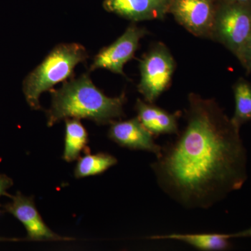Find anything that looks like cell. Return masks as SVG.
Wrapping results in <instances>:
<instances>
[{
  "instance_id": "obj_1",
  "label": "cell",
  "mask_w": 251,
  "mask_h": 251,
  "mask_svg": "<svg viewBox=\"0 0 251 251\" xmlns=\"http://www.w3.org/2000/svg\"><path fill=\"white\" fill-rule=\"evenodd\" d=\"M186 126L151 165L161 189L187 209H208L247 181L240 128L214 99L188 95Z\"/></svg>"
},
{
  "instance_id": "obj_2",
  "label": "cell",
  "mask_w": 251,
  "mask_h": 251,
  "mask_svg": "<svg viewBox=\"0 0 251 251\" xmlns=\"http://www.w3.org/2000/svg\"><path fill=\"white\" fill-rule=\"evenodd\" d=\"M52 103L46 110L48 126L68 118L86 119L98 125H110L125 117V92L109 97L99 90L88 74L65 81L58 90H50Z\"/></svg>"
},
{
  "instance_id": "obj_3",
  "label": "cell",
  "mask_w": 251,
  "mask_h": 251,
  "mask_svg": "<svg viewBox=\"0 0 251 251\" xmlns=\"http://www.w3.org/2000/svg\"><path fill=\"white\" fill-rule=\"evenodd\" d=\"M87 58L88 53L81 44L71 43L56 46L23 80V94L29 107L40 110L41 94L52 90L59 82L72 78L75 67Z\"/></svg>"
},
{
  "instance_id": "obj_4",
  "label": "cell",
  "mask_w": 251,
  "mask_h": 251,
  "mask_svg": "<svg viewBox=\"0 0 251 251\" xmlns=\"http://www.w3.org/2000/svg\"><path fill=\"white\" fill-rule=\"evenodd\" d=\"M251 34V2L218 0L211 40L238 57Z\"/></svg>"
},
{
  "instance_id": "obj_5",
  "label": "cell",
  "mask_w": 251,
  "mask_h": 251,
  "mask_svg": "<svg viewBox=\"0 0 251 251\" xmlns=\"http://www.w3.org/2000/svg\"><path fill=\"white\" fill-rule=\"evenodd\" d=\"M138 90L148 103H153L171 85L176 62L163 43H157L140 60Z\"/></svg>"
},
{
  "instance_id": "obj_6",
  "label": "cell",
  "mask_w": 251,
  "mask_h": 251,
  "mask_svg": "<svg viewBox=\"0 0 251 251\" xmlns=\"http://www.w3.org/2000/svg\"><path fill=\"white\" fill-rule=\"evenodd\" d=\"M148 33L145 28L138 27L135 23H132L115 42L99 51L94 57L90 71L103 69L125 75L124 67L134 57L140 41Z\"/></svg>"
},
{
  "instance_id": "obj_7",
  "label": "cell",
  "mask_w": 251,
  "mask_h": 251,
  "mask_svg": "<svg viewBox=\"0 0 251 251\" xmlns=\"http://www.w3.org/2000/svg\"><path fill=\"white\" fill-rule=\"evenodd\" d=\"M218 0H172L169 13L193 35L211 39Z\"/></svg>"
},
{
  "instance_id": "obj_8",
  "label": "cell",
  "mask_w": 251,
  "mask_h": 251,
  "mask_svg": "<svg viewBox=\"0 0 251 251\" xmlns=\"http://www.w3.org/2000/svg\"><path fill=\"white\" fill-rule=\"evenodd\" d=\"M11 202L4 206V210L22 223L27 231L29 241L69 242L74 238L59 235L48 227L36 209L34 198L18 192L11 196Z\"/></svg>"
},
{
  "instance_id": "obj_9",
  "label": "cell",
  "mask_w": 251,
  "mask_h": 251,
  "mask_svg": "<svg viewBox=\"0 0 251 251\" xmlns=\"http://www.w3.org/2000/svg\"><path fill=\"white\" fill-rule=\"evenodd\" d=\"M108 135L110 140L122 148L149 151L156 157L161 152L162 147L155 143L153 135L137 117L126 121L112 122Z\"/></svg>"
},
{
  "instance_id": "obj_10",
  "label": "cell",
  "mask_w": 251,
  "mask_h": 251,
  "mask_svg": "<svg viewBox=\"0 0 251 251\" xmlns=\"http://www.w3.org/2000/svg\"><path fill=\"white\" fill-rule=\"evenodd\" d=\"M172 0H105L104 9L132 22L163 20Z\"/></svg>"
},
{
  "instance_id": "obj_11",
  "label": "cell",
  "mask_w": 251,
  "mask_h": 251,
  "mask_svg": "<svg viewBox=\"0 0 251 251\" xmlns=\"http://www.w3.org/2000/svg\"><path fill=\"white\" fill-rule=\"evenodd\" d=\"M135 110L138 114L137 117L142 125L153 136L163 134L177 135L179 133L178 121L182 115V112L179 110L171 113L140 99L137 100Z\"/></svg>"
},
{
  "instance_id": "obj_12",
  "label": "cell",
  "mask_w": 251,
  "mask_h": 251,
  "mask_svg": "<svg viewBox=\"0 0 251 251\" xmlns=\"http://www.w3.org/2000/svg\"><path fill=\"white\" fill-rule=\"evenodd\" d=\"M150 239H171L180 241L189 244L198 250L205 251H226L231 247L232 234H171L167 235H156Z\"/></svg>"
},
{
  "instance_id": "obj_13",
  "label": "cell",
  "mask_w": 251,
  "mask_h": 251,
  "mask_svg": "<svg viewBox=\"0 0 251 251\" xmlns=\"http://www.w3.org/2000/svg\"><path fill=\"white\" fill-rule=\"evenodd\" d=\"M88 143V133L78 119L65 120V138L63 159L73 162L78 159Z\"/></svg>"
},
{
  "instance_id": "obj_14",
  "label": "cell",
  "mask_w": 251,
  "mask_h": 251,
  "mask_svg": "<svg viewBox=\"0 0 251 251\" xmlns=\"http://www.w3.org/2000/svg\"><path fill=\"white\" fill-rule=\"evenodd\" d=\"M115 156L108 153H87L80 157L74 170V175L77 179L102 174L117 163Z\"/></svg>"
},
{
  "instance_id": "obj_15",
  "label": "cell",
  "mask_w": 251,
  "mask_h": 251,
  "mask_svg": "<svg viewBox=\"0 0 251 251\" xmlns=\"http://www.w3.org/2000/svg\"><path fill=\"white\" fill-rule=\"evenodd\" d=\"M233 93L235 107L231 120L240 128L251 121V82L240 77L233 85Z\"/></svg>"
},
{
  "instance_id": "obj_16",
  "label": "cell",
  "mask_w": 251,
  "mask_h": 251,
  "mask_svg": "<svg viewBox=\"0 0 251 251\" xmlns=\"http://www.w3.org/2000/svg\"><path fill=\"white\" fill-rule=\"evenodd\" d=\"M247 74L251 73V34L237 57Z\"/></svg>"
},
{
  "instance_id": "obj_17",
  "label": "cell",
  "mask_w": 251,
  "mask_h": 251,
  "mask_svg": "<svg viewBox=\"0 0 251 251\" xmlns=\"http://www.w3.org/2000/svg\"><path fill=\"white\" fill-rule=\"evenodd\" d=\"M14 185L12 179L7 175L0 174V197L7 195L6 191Z\"/></svg>"
},
{
  "instance_id": "obj_18",
  "label": "cell",
  "mask_w": 251,
  "mask_h": 251,
  "mask_svg": "<svg viewBox=\"0 0 251 251\" xmlns=\"http://www.w3.org/2000/svg\"><path fill=\"white\" fill-rule=\"evenodd\" d=\"M232 238H247L251 237V227L245 230L240 231L237 233L232 234Z\"/></svg>"
},
{
  "instance_id": "obj_19",
  "label": "cell",
  "mask_w": 251,
  "mask_h": 251,
  "mask_svg": "<svg viewBox=\"0 0 251 251\" xmlns=\"http://www.w3.org/2000/svg\"><path fill=\"white\" fill-rule=\"evenodd\" d=\"M21 241V239H16V238H6L0 237V242H18Z\"/></svg>"
},
{
  "instance_id": "obj_20",
  "label": "cell",
  "mask_w": 251,
  "mask_h": 251,
  "mask_svg": "<svg viewBox=\"0 0 251 251\" xmlns=\"http://www.w3.org/2000/svg\"><path fill=\"white\" fill-rule=\"evenodd\" d=\"M226 1H232V2L238 3H250L251 0H226Z\"/></svg>"
}]
</instances>
